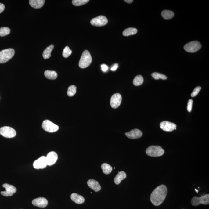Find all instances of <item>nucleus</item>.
I'll return each mask as SVG.
<instances>
[{
	"label": "nucleus",
	"instance_id": "nucleus-1",
	"mask_svg": "<svg viewBox=\"0 0 209 209\" xmlns=\"http://www.w3.org/2000/svg\"><path fill=\"white\" fill-rule=\"evenodd\" d=\"M167 193V187L165 185L158 186L151 193L150 201L154 205H160L165 200Z\"/></svg>",
	"mask_w": 209,
	"mask_h": 209
},
{
	"label": "nucleus",
	"instance_id": "nucleus-2",
	"mask_svg": "<svg viewBox=\"0 0 209 209\" xmlns=\"http://www.w3.org/2000/svg\"><path fill=\"white\" fill-rule=\"evenodd\" d=\"M92 62V57L90 52L87 50H85L79 62V67L82 69L86 68L90 65Z\"/></svg>",
	"mask_w": 209,
	"mask_h": 209
},
{
	"label": "nucleus",
	"instance_id": "nucleus-3",
	"mask_svg": "<svg viewBox=\"0 0 209 209\" xmlns=\"http://www.w3.org/2000/svg\"><path fill=\"white\" fill-rule=\"evenodd\" d=\"M146 153L149 156L158 157L165 153V151L159 146H151L146 150Z\"/></svg>",
	"mask_w": 209,
	"mask_h": 209
},
{
	"label": "nucleus",
	"instance_id": "nucleus-4",
	"mask_svg": "<svg viewBox=\"0 0 209 209\" xmlns=\"http://www.w3.org/2000/svg\"><path fill=\"white\" fill-rule=\"evenodd\" d=\"M15 51L13 49H8L0 51V63H6L13 57Z\"/></svg>",
	"mask_w": 209,
	"mask_h": 209
},
{
	"label": "nucleus",
	"instance_id": "nucleus-5",
	"mask_svg": "<svg viewBox=\"0 0 209 209\" xmlns=\"http://www.w3.org/2000/svg\"><path fill=\"white\" fill-rule=\"evenodd\" d=\"M201 48V45L200 42L194 41L187 43L184 46L186 51L189 53H194L198 51Z\"/></svg>",
	"mask_w": 209,
	"mask_h": 209
},
{
	"label": "nucleus",
	"instance_id": "nucleus-6",
	"mask_svg": "<svg viewBox=\"0 0 209 209\" xmlns=\"http://www.w3.org/2000/svg\"><path fill=\"white\" fill-rule=\"evenodd\" d=\"M16 132L13 128L8 126H4L0 128V135L4 137L12 138L16 135Z\"/></svg>",
	"mask_w": 209,
	"mask_h": 209
},
{
	"label": "nucleus",
	"instance_id": "nucleus-7",
	"mask_svg": "<svg viewBox=\"0 0 209 209\" xmlns=\"http://www.w3.org/2000/svg\"><path fill=\"white\" fill-rule=\"evenodd\" d=\"M42 127L43 129L49 132H54L58 131L59 127L49 120H46L43 122Z\"/></svg>",
	"mask_w": 209,
	"mask_h": 209
},
{
	"label": "nucleus",
	"instance_id": "nucleus-8",
	"mask_svg": "<svg viewBox=\"0 0 209 209\" xmlns=\"http://www.w3.org/2000/svg\"><path fill=\"white\" fill-rule=\"evenodd\" d=\"M191 204L193 206H197L200 204L207 205L209 203V195L206 194L201 197H193L191 200Z\"/></svg>",
	"mask_w": 209,
	"mask_h": 209
},
{
	"label": "nucleus",
	"instance_id": "nucleus-9",
	"mask_svg": "<svg viewBox=\"0 0 209 209\" xmlns=\"http://www.w3.org/2000/svg\"><path fill=\"white\" fill-rule=\"evenodd\" d=\"M108 22L107 19L103 16H100L96 17L93 18L90 21L92 25L95 27H102L106 25Z\"/></svg>",
	"mask_w": 209,
	"mask_h": 209
},
{
	"label": "nucleus",
	"instance_id": "nucleus-10",
	"mask_svg": "<svg viewBox=\"0 0 209 209\" xmlns=\"http://www.w3.org/2000/svg\"><path fill=\"white\" fill-rule=\"evenodd\" d=\"M5 189V191H1V195L4 196H11L13 195L17 191L16 188L14 186L5 183L2 185Z\"/></svg>",
	"mask_w": 209,
	"mask_h": 209
},
{
	"label": "nucleus",
	"instance_id": "nucleus-11",
	"mask_svg": "<svg viewBox=\"0 0 209 209\" xmlns=\"http://www.w3.org/2000/svg\"><path fill=\"white\" fill-rule=\"evenodd\" d=\"M122 96L119 93H115L110 99V106L113 109H117L120 106L122 102Z\"/></svg>",
	"mask_w": 209,
	"mask_h": 209
},
{
	"label": "nucleus",
	"instance_id": "nucleus-12",
	"mask_svg": "<svg viewBox=\"0 0 209 209\" xmlns=\"http://www.w3.org/2000/svg\"><path fill=\"white\" fill-rule=\"evenodd\" d=\"M160 127L165 132H171L174 130L176 129L177 125L172 122L164 121L160 124Z\"/></svg>",
	"mask_w": 209,
	"mask_h": 209
},
{
	"label": "nucleus",
	"instance_id": "nucleus-13",
	"mask_svg": "<svg viewBox=\"0 0 209 209\" xmlns=\"http://www.w3.org/2000/svg\"><path fill=\"white\" fill-rule=\"evenodd\" d=\"M47 165V160L45 156H41L34 161L33 166L37 169H43Z\"/></svg>",
	"mask_w": 209,
	"mask_h": 209
},
{
	"label": "nucleus",
	"instance_id": "nucleus-14",
	"mask_svg": "<svg viewBox=\"0 0 209 209\" xmlns=\"http://www.w3.org/2000/svg\"><path fill=\"white\" fill-rule=\"evenodd\" d=\"M32 204L40 208H45L48 205V201L44 197H40L34 199L32 201Z\"/></svg>",
	"mask_w": 209,
	"mask_h": 209
},
{
	"label": "nucleus",
	"instance_id": "nucleus-15",
	"mask_svg": "<svg viewBox=\"0 0 209 209\" xmlns=\"http://www.w3.org/2000/svg\"><path fill=\"white\" fill-rule=\"evenodd\" d=\"M125 135L129 139H135L142 137V133L140 130L135 129L132 130L130 132H126Z\"/></svg>",
	"mask_w": 209,
	"mask_h": 209
},
{
	"label": "nucleus",
	"instance_id": "nucleus-16",
	"mask_svg": "<svg viewBox=\"0 0 209 209\" xmlns=\"http://www.w3.org/2000/svg\"><path fill=\"white\" fill-rule=\"evenodd\" d=\"M46 157L47 165L51 166L56 163L58 159V155L54 151H51L47 154Z\"/></svg>",
	"mask_w": 209,
	"mask_h": 209
},
{
	"label": "nucleus",
	"instance_id": "nucleus-17",
	"mask_svg": "<svg viewBox=\"0 0 209 209\" xmlns=\"http://www.w3.org/2000/svg\"><path fill=\"white\" fill-rule=\"evenodd\" d=\"M88 185L91 189L95 191H100L101 189V187L99 182L94 179L89 180L87 182Z\"/></svg>",
	"mask_w": 209,
	"mask_h": 209
},
{
	"label": "nucleus",
	"instance_id": "nucleus-18",
	"mask_svg": "<svg viewBox=\"0 0 209 209\" xmlns=\"http://www.w3.org/2000/svg\"><path fill=\"white\" fill-rule=\"evenodd\" d=\"M45 2L44 0H30L29 4L30 6L35 9L42 8Z\"/></svg>",
	"mask_w": 209,
	"mask_h": 209
},
{
	"label": "nucleus",
	"instance_id": "nucleus-19",
	"mask_svg": "<svg viewBox=\"0 0 209 209\" xmlns=\"http://www.w3.org/2000/svg\"><path fill=\"white\" fill-rule=\"evenodd\" d=\"M70 198H71L72 201L77 203V204H82L85 201V199L84 197L76 193L72 194L71 196H70Z\"/></svg>",
	"mask_w": 209,
	"mask_h": 209
},
{
	"label": "nucleus",
	"instance_id": "nucleus-20",
	"mask_svg": "<svg viewBox=\"0 0 209 209\" xmlns=\"http://www.w3.org/2000/svg\"><path fill=\"white\" fill-rule=\"evenodd\" d=\"M126 177V174L124 171H121L116 175V177L114 178V182L116 184L118 185L121 183L122 180L125 179Z\"/></svg>",
	"mask_w": 209,
	"mask_h": 209
},
{
	"label": "nucleus",
	"instance_id": "nucleus-21",
	"mask_svg": "<svg viewBox=\"0 0 209 209\" xmlns=\"http://www.w3.org/2000/svg\"><path fill=\"white\" fill-rule=\"evenodd\" d=\"M54 48V45H51L44 50L43 53V57L44 59H47L51 57V52Z\"/></svg>",
	"mask_w": 209,
	"mask_h": 209
},
{
	"label": "nucleus",
	"instance_id": "nucleus-22",
	"mask_svg": "<svg viewBox=\"0 0 209 209\" xmlns=\"http://www.w3.org/2000/svg\"><path fill=\"white\" fill-rule=\"evenodd\" d=\"M44 75L47 79L54 80L57 78L58 75L56 71L47 70L45 72Z\"/></svg>",
	"mask_w": 209,
	"mask_h": 209
},
{
	"label": "nucleus",
	"instance_id": "nucleus-23",
	"mask_svg": "<svg viewBox=\"0 0 209 209\" xmlns=\"http://www.w3.org/2000/svg\"><path fill=\"white\" fill-rule=\"evenodd\" d=\"M161 16L165 20H169L173 18L174 13L173 11L169 10H164L161 12Z\"/></svg>",
	"mask_w": 209,
	"mask_h": 209
},
{
	"label": "nucleus",
	"instance_id": "nucleus-24",
	"mask_svg": "<svg viewBox=\"0 0 209 209\" xmlns=\"http://www.w3.org/2000/svg\"><path fill=\"white\" fill-rule=\"evenodd\" d=\"M138 30L137 29L134 28H129L126 29L123 31L122 34L125 37L130 35H134L137 34Z\"/></svg>",
	"mask_w": 209,
	"mask_h": 209
},
{
	"label": "nucleus",
	"instance_id": "nucleus-25",
	"mask_svg": "<svg viewBox=\"0 0 209 209\" xmlns=\"http://www.w3.org/2000/svg\"><path fill=\"white\" fill-rule=\"evenodd\" d=\"M101 168L104 174H109L112 172V167L106 163H103L101 165Z\"/></svg>",
	"mask_w": 209,
	"mask_h": 209
},
{
	"label": "nucleus",
	"instance_id": "nucleus-26",
	"mask_svg": "<svg viewBox=\"0 0 209 209\" xmlns=\"http://www.w3.org/2000/svg\"><path fill=\"white\" fill-rule=\"evenodd\" d=\"M144 79L142 76L141 75H138L135 76L134 78L133 83L134 85L139 86L142 85L143 83Z\"/></svg>",
	"mask_w": 209,
	"mask_h": 209
},
{
	"label": "nucleus",
	"instance_id": "nucleus-27",
	"mask_svg": "<svg viewBox=\"0 0 209 209\" xmlns=\"http://www.w3.org/2000/svg\"><path fill=\"white\" fill-rule=\"evenodd\" d=\"M151 76L156 80H159V79L166 80L167 78V76L165 75L161 74V73H156V72L152 73L151 74Z\"/></svg>",
	"mask_w": 209,
	"mask_h": 209
},
{
	"label": "nucleus",
	"instance_id": "nucleus-28",
	"mask_svg": "<svg viewBox=\"0 0 209 209\" xmlns=\"http://www.w3.org/2000/svg\"><path fill=\"white\" fill-rule=\"evenodd\" d=\"M76 92V87L74 85H71L69 87L67 92V95L70 96H74Z\"/></svg>",
	"mask_w": 209,
	"mask_h": 209
},
{
	"label": "nucleus",
	"instance_id": "nucleus-29",
	"mask_svg": "<svg viewBox=\"0 0 209 209\" xmlns=\"http://www.w3.org/2000/svg\"><path fill=\"white\" fill-rule=\"evenodd\" d=\"M89 2V0H73L72 3L74 6H80Z\"/></svg>",
	"mask_w": 209,
	"mask_h": 209
},
{
	"label": "nucleus",
	"instance_id": "nucleus-30",
	"mask_svg": "<svg viewBox=\"0 0 209 209\" xmlns=\"http://www.w3.org/2000/svg\"><path fill=\"white\" fill-rule=\"evenodd\" d=\"M11 30L8 27H2L0 28V36L4 37V36L8 35L10 33Z\"/></svg>",
	"mask_w": 209,
	"mask_h": 209
},
{
	"label": "nucleus",
	"instance_id": "nucleus-31",
	"mask_svg": "<svg viewBox=\"0 0 209 209\" xmlns=\"http://www.w3.org/2000/svg\"><path fill=\"white\" fill-rule=\"evenodd\" d=\"M72 52V50L70 49L69 47L66 46L63 50V56L65 58H67L68 57L70 56Z\"/></svg>",
	"mask_w": 209,
	"mask_h": 209
},
{
	"label": "nucleus",
	"instance_id": "nucleus-32",
	"mask_svg": "<svg viewBox=\"0 0 209 209\" xmlns=\"http://www.w3.org/2000/svg\"><path fill=\"white\" fill-rule=\"evenodd\" d=\"M201 88L200 86H197V87H196L194 88V90L193 91L192 93L191 94V97H194L195 96H196L200 91L201 90Z\"/></svg>",
	"mask_w": 209,
	"mask_h": 209
},
{
	"label": "nucleus",
	"instance_id": "nucleus-33",
	"mask_svg": "<svg viewBox=\"0 0 209 209\" xmlns=\"http://www.w3.org/2000/svg\"><path fill=\"white\" fill-rule=\"evenodd\" d=\"M193 100L192 99L189 100L187 103V110L189 112H191L192 109Z\"/></svg>",
	"mask_w": 209,
	"mask_h": 209
},
{
	"label": "nucleus",
	"instance_id": "nucleus-34",
	"mask_svg": "<svg viewBox=\"0 0 209 209\" xmlns=\"http://www.w3.org/2000/svg\"><path fill=\"white\" fill-rule=\"evenodd\" d=\"M101 68L102 71L103 72H106L109 69L108 66L106 64H103L101 65Z\"/></svg>",
	"mask_w": 209,
	"mask_h": 209
},
{
	"label": "nucleus",
	"instance_id": "nucleus-35",
	"mask_svg": "<svg viewBox=\"0 0 209 209\" xmlns=\"http://www.w3.org/2000/svg\"><path fill=\"white\" fill-rule=\"evenodd\" d=\"M118 64H114L113 66H112L111 68V70L112 71H115V70H116L118 68Z\"/></svg>",
	"mask_w": 209,
	"mask_h": 209
},
{
	"label": "nucleus",
	"instance_id": "nucleus-36",
	"mask_svg": "<svg viewBox=\"0 0 209 209\" xmlns=\"http://www.w3.org/2000/svg\"><path fill=\"white\" fill-rule=\"evenodd\" d=\"M5 9V6L3 4L0 3V13H2Z\"/></svg>",
	"mask_w": 209,
	"mask_h": 209
},
{
	"label": "nucleus",
	"instance_id": "nucleus-37",
	"mask_svg": "<svg viewBox=\"0 0 209 209\" xmlns=\"http://www.w3.org/2000/svg\"><path fill=\"white\" fill-rule=\"evenodd\" d=\"M124 1L127 3H128L130 4L132 3L133 1H132V0H125Z\"/></svg>",
	"mask_w": 209,
	"mask_h": 209
},
{
	"label": "nucleus",
	"instance_id": "nucleus-38",
	"mask_svg": "<svg viewBox=\"0 0 209 209\" xmlns=\"http://www.w3.org/2000/svg\"><path fill=\"white\" fill-rule=\"evenodd\" d=\"M195 191H196L197 193H198V190H197L196 189H195Z\"/></svg>",
	"mask_w": 209,
	"mask_h": 209
}]
</instances>
